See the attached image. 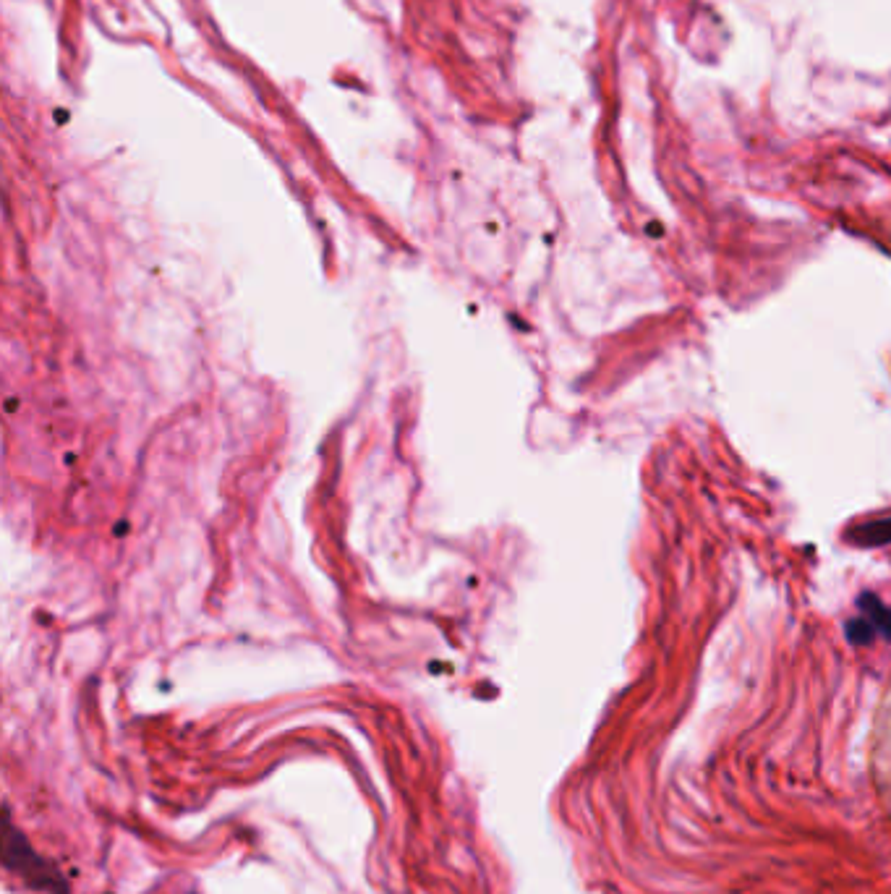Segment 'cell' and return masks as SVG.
<instances>
[{"label":"cell","mask_w":891,"mask_h":894,"mask_svg":"<svg viewBox=\"0 0 891 894\" xmlns=\"http://www.w3.org/2000/svg\"><path fill=\"white\" fill-rule=\"evenodd\" d=\"M858 604H860V610H863V617L873 625V630H876V633H881V636H891V610L886 607L884 602H881V599H878V596L863 594L860 596Z\"/></svg>","instance_id":"6da1fadb"},{"label":"cell","mask_w":891,"mask_h":894,"mask_svg":"<svg viewBox=\"0 0 891 894\" xmlns=\"http://www.w3.org/2000/svg\"><path fill=\"white\" fill-rule=\"evenodd\" d=\"M850 539L855 544H863V547H881V544L891 542V518L884 521H873L868 526H860L850 534Z\"/></svg>","instance_id":"7a4b0ae2"},{"label":"cell","mask_w":891,"mask_h":894,"mask_svg":"<svg viewBox=\"0 0 891 894\" xmlns=\"http://www.w3.org/2000/svg\"><path fill=\"white\" fill-rule=\"evenodd\" d=\"M847 636H850L852 644H868V641L876 636V630H873V625L868 623L863 615H860L847 623Z\"/></svg>","instance_id":"3957f363"}]
</instances>
